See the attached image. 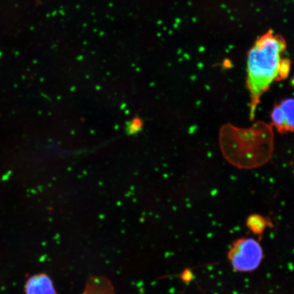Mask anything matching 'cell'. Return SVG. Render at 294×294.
I'll return each mask as SVG.
<instances>
[{
    "mask_svg": "<svg viewBox=\"0 0 294 294\" xmlns=\"http://www.w3.org/2000/svg\"><path fill=\"white\" fill-rule=\"evenodd\" d=\"M285 48L282 38L267 33L257 40L248 54L247 86L251 94V119L261 95L273 82L284 79L289 74V61L282 58Z\"/></svg>",
    "mask_w": 294,
    "mask_h": 294,
    "instance_id": "6da1fadb",
    "label": "cell"
},
{
    "mask_svg": "<svg viewBox=\"0 0 294 294\" xmlns=\"http://www.w3.org/2000/svg\"><path fill=\"white\" fill-rule=\"evenodd\" d=\"M220 144L225 158L231 163L249 169L270 159L273 134L270 127L260 122L247 129L226 125L221 130Z\"/></svg>",
    "mask_w": 294,
    "mask_h": 294,
    "instance_id": "7a4b0ae2",
    "label": "cell"
},
{
    "mask_svg": "<svg viewBox=\"0 0 294 294\" xmlns=\"http://www.w3.org/2000/svg\"><path fill=\"white\" fill-rule=\"evenodd\" d=\"M233 266L240 272L255 270L262 259V249L258 242L252 238L238 240L230 252Z\"/></svg>",
    "mask_w": 294,
    "mask_h": 294,
    "instance_id": "3957f363",
    "label": "cell"
},
{
    "mask_svg": "<svg viewBox=\"0 0 294 294\" xmlns=\"http://www.w3.org/2000/svg\"><path fill=\"white\" fill-rule=\"evenodd\" d=\"M26 294H57L51 278L44 273L34 274L27 280Z\"/></svg>",
    "mask_w": 294,
    "mask_h": 294,
    "instance_id": "277c9868",
    "label": "cell"
},
{
    "mask_svg": "<svg viewBox=\"0 0 294 294\" xmlns=\"http://www.w3.org/2000/svg\"><path fill=\"white\" fill-rule=\"evenodd\" d=\"M82 294H115L112 282L102 276L91 277L86 283Z\"/></svg>",
    "mask_w": 294,
    "mask_h": 294,
    "instance_id": "5b68a950",
    "label": "cell"
},
{
    "mask_svg": "<svg viewBox=\"0 0 294 294\" xmlns=\"http://www.w3.org/2000/svg\"><path fill=\"white\" fill-rule=\"evenodd\" d=\"M271 117H272V125L275 126L279 132L285 133L288 131L285 115L280 105L276 104L274 106Z\"/></svg>",
    "mask_w": 294,
    "mask_h": 294,
    "instance_id": "8992f818",
    "label": "cell"
},
{
    "mask_svg": "<svg viewBox=\"0 0 294 294\" xmlns=\"http://www.w3.org/2000/svg\"><path fill=\"white\" fill-rule=\"evenodd\" d=\"M284 115H285L286 123L288 131L293 130V98H287L280 103Z\"/></svg>",
    "mask_w": 294,
    "mask_h": 294,
    "instance_id": "52a82bcc",
    "label": "cell"
},
{
    "mask_svg": "<svg viewBox=\"0 0 294 294\" xmlns=\"http://www.w3.org/2000/svg\"><path fill=\"white\" fill-rule=\"evenodd\" d=\"M266 221L258 215H253L248 219L249 228L255 232H261L266 226Z\"/></svg>",
    "mask_w": 294,
    "mask_h": 294,
    "instance_id": "ba28073f",
    "label": "cell"
},
{
    "mask_svg": "<svg viewBox=\"0 0 294 294\" xmlns=\"http://www.w3.org/2000/svg\"><path fill=\"white\" fill-rule=\"evenodd\" d=\"M142 127V120L139 119L138 117H135L131 119L130 121L127 124L126 131L129 135L135 134L141 130Z\"/></svg>",
    "mask_w": 294,
    "mask_h": 294,
    "instance_id": "9c48e42d",
    "label": "cell"
}]
</instances>
